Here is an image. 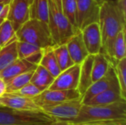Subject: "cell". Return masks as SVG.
I'll return each instance as SVG.
<instances>
[{"label": "cell", "mask_w": 126, "mask_h": 125, "mask_svg": "<svg viewBox=\"0 0 126 125\" xmlns=\"http://www.w3.org/2000/svg\"><path fill=\"white\" fill-rule=\"evenodd\" d=\"M126 27L122 29L117 35L114 45V58L118 62L126 57Z\"/></svg>", "instance_id": "obj_26"}, {"label": "cell", "mask_w": 126, "mask_h": 125, "mask_svg": "<svg viewBox=\"0 0 126 125\" xmlns=\"http://www.w3.org/2000/svg\"><path fill=\"white\" fill-rule=\"evenodd\" d=\"M27 2H28V4H29V5L32 3V0H26Z\"/></svg>", "instance_id": "obj_37"}, {"label": "cell", "mask_w": 126, "mask_h": 125, "mask_svg": "<svg viewBox=\"0 0 126 125\" xmlns=\"http://www.w3.org/2000/svg\"><path fill=\"white\" fill-rule=\"evenodd\" d=\"M43 52L44 50L27 58L18 57L14 62L0 72V78L6 83L7 81L20 74L32 69H35L37 66L39 64Z\"/></svg>", "instance_id": "obj_8"}, {"label": "cell", "mask_w": 126, "mask_h": 125, "mask_svg": "<svg viewBox=\"0 0 126 125\" xmlns=\"http://www.w3.org/2000/svg\"><path fill=\"white\" fill-rule=\"evenodd\" d=\"M109 62L107 57L101 52L94 55L92 69V83L103 77L108 71Z\"/></svg>", "instance_id": "obj_22"}, {"label": "cell", "mask_w": 126, "mask_h": 125, "mask_svg": "<svg viewBox=\"0 0 126 125\" xmlns=\"http://www.w3.org/2000/svg\"><path fill=\"white\" fill-rule=\"evenodd\" d=\"M30 18L38 19L48 24L49 5L48 0H32L29 6Z\"/></svg>", "instance_id": "obj_21"}, {"label": "cell", "mask_w": 126, "mask_h": 125, "mask_svg": "<svg viewBox=\"0 0 126 125\" xmlns=\"http://www.w3.org/2000/svg\"><path fill=\"white\" fill-rule=\"evenodd\" d=\"M17 41L18 39L15 35L4 46L0 48V72L18 58Z\"/></svg>", "instance_id": "obj_18"}, {"label": "cell", "mask_w": 126, "mask_h": 125, "mask_svg": "<svg viewBox=\"0 0 126 125\" xmlns=\"http://www.w3.org/2000/svg\"><path fill=\"white\" fill-rule=\"evenodd\" d=\"M114 3L122 15L126 18V0H116Z\"/></svg>", "instance_id": "obj_32"}, {"label": "cell", "mask_w": 126, "mask_h": 125, "mask_svg": "<svg viewBox=\"0 0 126 125\" xmlns=\"http://www.w3.org/2000/svg\"><path fill=\"white\" fill-rule=\"evenodd\" d=\"M4 6V5L3 4H0V13H1V10H2V8H3Z\"/></svg>", "instance_id": "obj_36"}, {"label": "cell", "mask_w": 126, "mask_h": 125, "mask_svg": "<svg viewBox=\"0 0 126 125\" xmlns=\"http://www.w3.org/2000/svg\"><path fill=\"white\" fill-rule=\"evenodd\" d=\"M124 17L112 0H105L100 9L99 25L101 34L102 47L100 52L115 68L117 62L114 58V45L117 33L126 27Z\"/></svg>", "instance_id": "obj_1"}, {"label": "cell", "mask_w": 126, "mask_h": 125, "mask_svg": "<svg viewBox=\"0 0 126 125\" xmlns=\"http://www.w3.org/2000/svg\"><path fill=\"white\" fill-rule=\"evenodd\" d=\"M41 92L42 91L37 86H35V85H33L32 83H31L30 82L27 84H26L24 86H23L18 91H17L16 92H13V94H15L16 95H18V96L24 97L32 99L35 97L40 94Z\"/></svg>", "instance_id": "obj_30"}, {"label": "cell", "mask_w": 126, "mask_h": 125, "mask_svg": "<svg viewBox=\"0 0 126 125\" xmlns=\"http://www.w3.org/2000/svg\"><path fill=\"white\" fill-rule=\"evenodd\" d=\"M11 0H0V4H3L4 5L9 4Z\"/></svg>", "instance_id": "obj_35"}, {"label": "cell", "mask_w": 126, "mask_h": 125, "mask_svg": "<svg viewBox=\"0 0 126 125\" xmlns=\"http://www.w3.org/2000/svg\"><path fill=\"white\" fill-rule=\"evenodd\" d=\"M81 33L89 54L95 55L100 52L102 41L99 23L87 25L81 30Z\"/></svg>", "instance_id": "obj_13"}, {"label": "cell", "mask_w": 126, "mask_h": 125, "mask_svg": "<svg viewBox=\"0 0 126 125\" xmlns=\"http://www.w3.org/2000/svg\"><path fill=\"white\" fill-rule=\"evenodd\" d=\"M80 64L72 66L61 71L47 89L50 90H72L78 89L80 77Z\"/></svg>", "instance_id": "obj_10"}, {"label": "cell", "mask_w": 126, "mask_h": 125, "mask_svg": "<svg viewBox=\"0 0 126 125\" xmlns=\"http://www.w3.org/2000/svg\"><path fill=\"white\" fill-rule=\"evenodd\" d=\"M1 104L7 108L22 111H42L32 99L16 95L13 93H4L0 97Z\"/></svg>", "instance_id": "obj_14"}, {"label": "cell", "mask_w": 126, "mask_h": 125, "mask_svg": "<svg viewBox=\"0 0 126 125\" xmlns=\"http://www.w3.org/2000/svg\"><path fill=\"white\" fill-rule=\"evenodd\" d=\"M18 41L36 45L42 49L55 46L48 24L38 19L30 18L16 31Z\"/></svg>", "instance_id": "obj_3"}, {"label": "cell", "mask_w": 126, "mask_h": 125, "mask_svg": "<svg viewBox=\"0 0 126 125\" xmlns=\"http://www.w3.org/2000/svg\"><path fill=\"white\" fill-rule=\"evenodd\" d=\"M114 69L122 97L126 99V57L118 61Z\"/></svg>", "instance_id": "obj_28"}, {"label": "cell", "mask_w": 126, "mask_h": 125, "mask_svg": "<svg viewBox=\"0 0 126 125\" xmlns=\"http://www.w3.org/2000/svg\"><path fill=\"white\" fill-rule=\"evenodd\" d=\"M29 4L26 0H11L7 19L15 32L30 19Z\"/></svg>", "instance_id": "obj_12"}, {"label": "cell", "mask_w": 126, "mask_h": 125, "mask_svg": "<svg viewBox=\"0 0 126 125\" xmlns=\"http://www.w3.org/2000/svg\"><path fill=\"white\" fill-rule=\"evenodd\" d=\"M6 92V83L5 82L0 78V97L2 96Z\"/></svg>", "instance_id": "obj_33"}, {"label": "cell", "mask_w": 126, "mask_h": 125, "mask_svg": "<svg viewBox=\"0 0 126 125\" xmlns=\"http://www.w3.org/2000/svg\"><path fill=\"white\" fill-rule=\"evenodd\" d=\"M15 35V30L13 29L10 22L6 18L0 26V41L1 46H4Z\"/></svg>", "instance_id": "obj_29"}, {"label": "cell", "mask_w": 126, "mask_h": 125, "mask_svg": "<svg viewBox=\"0 0 126 125\" xmlns=\"http://www.w3.org/2000/svg\"><path fill=\"white\" fill-rule=\"evenodd\" d=\"M82 97L56 104L41 107L42 111L53 117L56 121H70L78 114L82 106Z\"/></svg>", "instance_id": "obj_6"}, {"label": "cell", "mask_w": 126, "mask_h": 125, "mask_svg": "<svg viewBox=\"0 0 126 125\" xmlns=\"http://www.w3.org/2000/svg\"><path fill=\"white\" fill-rule=\"evenodd\" d=\"M55 121L42 111L0 108V125H53Z\"/></svg>", "instance_id": "obj_4"}, {"label": "cell", "mask_w": 126, "mask_h": 125, "mask_svg": "<svg viewBox=\"0 0 126 125\" xmlns=\"http://www.w3.org/2000/svg\"><path fill=\"white\" fill-rule=\"evenodd\" d=\"M48 26L55 46L66 43L79 29H76L60 10L53 0H48Z\"/></svg>", "instance_id": "obj_5"}, {"label": "cell", "mask_w": 126, "mask_h": 125, "mask_svg": "<svg viewBox=\"0 0 126 125\" xmlns=\"http://www.w3.org/2000/svg\"><path fill=\"white\" fill-rule=\"evenodd\" d=\"M4 108V106L1 104V102H0V108Z\"/></svg>", "instance_id": "obj_38"}, {"label": "cell", "mask_w": 126, "mask_h": 125, "mask_svg": "<svg viewBox=\"0 0 126 125\" xmlns=\"http://www.w3.org/2000/svg\"><path fill=\"white\" fill-rule=\"evenodd\" d=\"M35 69H32L20 74L6 83V92L13 93L21 89L26 84L30 83Z\"/></svg>", "instance_id": "obj_23"}, {"label": "cell", "mask_w": 126, "mask_h": 125, "mask_svg": "<svg viewBox=\"0 0 126 125\" xmlns=\"http://www.w3.org/2000/svg\"><path fill=\"white\" fill-rule=\"evenodd\" d=\"M53 1H54V2L56 4L58 8L60 10H61V0H53ZM61 11H62V10H61Z\"/></svg>", "instance_id": "obj_34"}, {"label": "cell", "mask_w": 126, "mask_h": 125, "mask_svg": "<svg viewBox=\"0 0 126 125\" xmlns=\"http://www.w3.org/2000/svg\"><path fill=\"white\" fill-rule=\"evenodd\" d=\"M103 0H76L77 27L82 30L87 25L99 23L100 9Z\"/></svg>", "instance_id": "obj_7"}, {"label": "cell", "mask_w": 126, "mask_h": 125, "mask_svg": "<svg viewBox=\"0 0 126 125\" xmlns=\"http://www.w3.org/2000/svg\"><path fill=\"white\" fill-rule=\"evenodd\" d=\"M103 1H105V0H103Z\"/></svg>", "instance_id": "obj_41"}, {"label": "cell", "mask_w": 126, "mask_h": 125, "mask_svg": "<svg viewBox=\"0 0 126 125\" xmlns=\"http://www.w3.org/2000/svg\"><path fill=\"white\" fill-rule=\"evenodd\" d=\"M53 52L61 71L67 69L75 64L69 55L66 43L55 46L53 47Z\"/></svg>", "instance_id": "obj_24"}, {"label": "cell", "mask_w": 126, "mask_h": 125, "mask_svg": "<svg viewBox=\"0 0 126 125\" xmlns=\"http://www.w3.org/2000/svg\"><path fill=\"white\" fill-rule=\"evenodd\" d=\"M124 99L122 97L121 91L120 88L119 83H117L107 90L98 94L88 101L86 105H108L119 100Z\"/></svg>", "instance_id": "obj_16"}, {"label": "cell", "mask_w": 126, "mask_h": 125, "mask_svg": "<svg viewBox=\"0 0 126 125\" xmlns=\"http://www.w3.org/2000/svg\"><path fill=\"white\" fill-rule=\"evenodd\" d=\"M75 125H126V119L120 120H107V121H97L87 123H82Z\"/></svg>", "instance_id": "obj_31"}, {"label": "cell", "mask_w": 126, "mask_h": 125, "mask_svg": "<svg viewBox=\"0 0 126 125\" xmlns=\"http://www.w3.org/2000/svg\"><path fill=\"white\" fill-rule=\"evenodd\" d=\"M94 55H89L85 60L80 64V77L79 83L78 86V91L83 95L89 87L92 84V69L93 63Z\"/></svg>", "instance_id": "obj_17"}, {"label": "cell", "mask_w": 126, "mask_h": 125, "mask_svg": "<svg viewBox=\"0 0 126 125\" xmlns=\"http://www.w3.org/2000/svg\"><path fill=\"white\" fill-rule=\"evenodd\" d=\"M54 80L55 77H53L46 69L38 64L30 82L37 86L41 91H44L50 86Z\"/></svg>", "instance_id": "obj_19"}, {"label": "cell", "mask_w": 126, "mask_h": 125, "mask_svg": "<svg viewBox=\"0 0 126 125\" xmlns=\"http://www.w3.org/2000/svg\"><path fill=\"white\" fill-rule=\"evenodd\" d=\"M16 48L18 58H27L44 50V49L36 45L20 41H17Z\"/></svg>", "instance_id": "obj_27"}, {"label": "cell", "mask_w": 126, "mask_h": 125, "mask_svg": "<svg viewBox=\"0 0 126 125\" xmlns=\"http://www.w3.org/2000/svg\"><path fill=\"white\" fill-rule=\"evenodd\" d=\"M53 125H56V124H55V123H54V124H53Z\"/></svg>", "instance_id": "obj_40"}, {"label": "cell", "mask_w": 126, "mask_h": 125, "mask_svg": "<svg viewBox=\"0 0 126 125\" xmlns=\"http://www.w3.org/2000/svg\"><path fill=\"white\" fill-rule=\"evenodd\" d=\"M117 83H118V80L117 78L115 69L110 64L106 74L96 82L93 83L82 95V103H86L94 96L107 90Z\"/></svg>", "instance_id": "obj_11"}, {"label": "cell", "mask_w": 126, "mask_h": 125, "mask_svg": "<svg viewBox=\"0 0 126 125\" xmlns=\"http://www.w3.org/2000/svg\"><path fill=\"white\" fill-rule=\"evenodd\" d=\"M78 89L72 90H50L46 89L32 99L40 108L44 105H52L61 102L81 97Z\"/></svg>", "instance_id": "obj_9"}, {"label": "cell", "mask_w": 126, "mask_h": 125, "mask_svg": "<svg viewBox=\"0 0 126 125\" xmlns=\"http://www.w3.org/2000/svg\"><path fill=\"white\" fill-rule=\"evenodd\" d=\"M1 47V41H0V48Z\"/></svg>", "instance_id": "obj_39"}, {"label": "cell", "mask_w": 126, "mask_h": 125, "mask_svg": "<svg viewBox=\"0 0 126 125\" xmlns=\"http://www.w3.org/2000/svg\"><path fill=\"white\" fill-rule=\"evenodd\" d=\"M53 47L54 46H49L44 49L43 55L39 62V65L46 69L51 74V75L55 78L61 72V71L55 58Z\"/></svg>", "instance_id": "obj_20"}, {"label": "cell", "mask_w": 126, "mask_h": 125, "mask_svg": "<svg viewBox=\"0 0 126 125\" xmlns=\"http://www.w3.org/2000/svg\"><path fill=\"white\" fill-rule=\"evenodd\" d=\"M61 10L72 25L78 29L76 0H61Z\"/></svg>", "instance_id": "obj_25"}, {"label": "cell", "mask_w": 126, "mask_h": 125, "mask_svg": "<svg viewBox=\"0 0 126 125\" xmlns=\"http://www.w3.org/2000/svg\"><path fill=\"white\" fill-rule=\"evenodd\" d=\"M66 45L75 64H80L89 55L85 46L80 30L76 32L66 43Z\"/></svg>", "instance_id": "obj_15"}, {"label": "cell", "mask_w": 126, "mask_h": 125, "mask_svg": "<svg viewBox=\"0 0 126 125\" xmlns=\"http://www.w3.org/2000/svg\"><path fill=\"white\" fill-rule=\"evenodd\" d=\"M126 119V100L100 105H89L83 104L78 116L70 121H55V124L75 125L97 121Z\"/></svg>", "instance_id": "obj_2"}]
</instances>
